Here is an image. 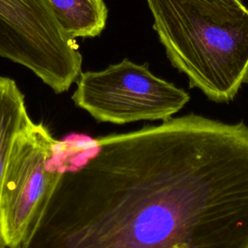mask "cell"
I'll return each mask as SVG.
<instances>
[{
    "instance_id": "52a82bcc",
    "label": "cell",
    "mask_w": 248,
    "mask_h": 248,
    "mask_svg": "<svg viewBox=\"0 0 248 248\" xmlns=\"http://www.w3.org/2000/svg\"><path fill=\"white\" fill-rule=\"evenodd\" d=\"M232 1H240V0H232Z\"/></svg>"
},
{
    "instance_id": "8992f818",
    "label": "cell",
    "mask_w": 248,
    "mask_h": 248,
    "mask_svg": "<svg viewBox=\"0 0 248 248\" xmlns=\"http://www.w3.org/2000/svg\"><path fill=\"white\" fill-rule=\"evenodd\" d=\"M65 32L72 38H93L106 28L105 0H48Z\"/></svg>"
},
{
    "instance_id": "6da1fadb",
    "label": "cell",
    "mask_w": 248,
    "mask_h": 248,
    "mask_svg": "<svg viewBox=\"0 0 248 248\" xmlns=\"http://www.w3.org/2000/svg\"><path fill=\"white\" fill-rule=\"evenodd\" d=\"M19 248H248V126L202 115L92 140Z\"/></svg>"
},
{
    "instance_id": "277c9868",
    "label": "cell",
    "mask_w": 248,
    "mask_h": 248,
    "mask_svg": "<svg viewBox=\"0 0 248 248\" xmlns=\"http://www.w3.org/2000/svg\"><path fill=\"white\" fill-rule=\"evenodd\" d=\"M59 141L32 120L14 140L0 197V226L7 248L29 237L61 175L53 167Z\"/></svg>"
},
{
    "instance_id": "3957f363",
    "label": "cell",
    "mask_w": 248,
    "mask_h": 248,
    "mask_svg": "<svg viewBox=\"0 0 248 248\" xmlns=\"http://www.w3.org/2000/svg\"><path fill=\"white\" fill-rule=\"evenodd\" d=\"M72 99L100 122L125 124L166 121L189 102L190 96L152 74L148 64L123 59L102 71L81 72Z\"/></svg>"
},
{
    "instance_id": "5b68a950",
    "label": "cell",
    "mask_w": 248,
    "mask_h": 248,
    "mask_svg": "<svg viewBox=\"0 0 248 248\" xmlns=\"http://www.w3.org/2000/svg\"><path fill=\"white\" fill-rule=\"evenodd\" d=\"M30 121L24 95L16 81L8 77H0V197L14 140ZM0 248H7L1 226Z\"/></svg>"
},
{
    "instance_id": "7a4b0ae2",
    "label": "cell",
    "mask_w": 248,
    "mask_h": 248,
    "mask_svg": "<svg viewBox=\"0 0 248 248\" xmlns=\"http://www.w3.org/2000/svg\"><path fill=\"white\" fill-rule=\"evenodd\" d=\"M153 29L190 87L218 103L248 83V9L232 0H146Z\"/></svg>"
}]
</instances>
